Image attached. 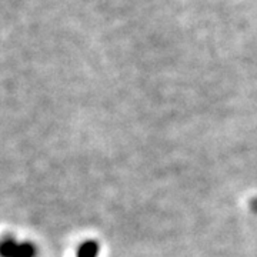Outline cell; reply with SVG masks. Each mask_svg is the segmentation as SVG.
I'll use <instances>...</instances> for the list:
<instances>
[{"instance_id": "obj_1", "label": "cell", "mask_w": 257, "mask_h": 257, "mask_svg": "<svg viewBox=\"0 0 257 257\" xmlns=\"http://www.w3.org/2000/svg\"><path fill=\"white\" fill-rule=\"evenodd\" d=\"M39 247L33 241L19 240L15 236L0 237V257H37Z\"/></svg>"}, {"instance_id": "obj_2", "label": "cell", "mask_w": 257, "mask_h": 257, "mask_svg": "<svg viewBox=\"0 0 257 257\" xmlns=\"http://www.w3.org/2000/svg\"><path fill=\"white\" fill-rule=\"evenodd\" d=\"M100 253V244L94 239L84 240L77 246L76 257H97Z\"/></svg>"}]
</instances>
